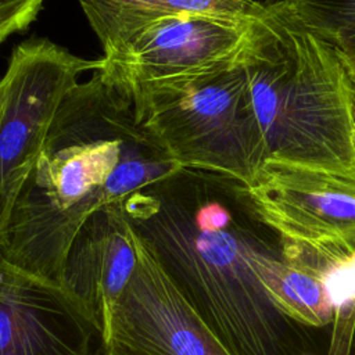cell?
Segmentation results:
<instances>
[{
    "label": "cell",
    "instance_id": "15",
    "mask_svg": "<svg viewBox=\"0 0 355 355\" xmlns=\"http://www.w3.org/2000/svg\"><path fill=\"white\" fill-rule=\"evenodd\" d=\"M47 0H0V46L12 35L25 32L39 17Z\"/></svg>",
    "mask_w": 355,
    "mask_h": 355
},
{
    "label": "cell",
    "instance_id": "3",
    "mask_svg": "<svg viewBox=\"0 0 355 355\" xmlns=\"http://www.w3.org/2000/svg\"><path fill=\"white\" fill-rule=\"evenodd\" d=\"M240 61L268 161L355 179L354 82L286 0L251 22Z\"/></svg>",
    "mask_w": 355,
    "mask_h": 355
},
{
    "label": "cell",
    "instance_id": "17",
    "mask_svg": "<svg viewBox=\"0 0 355 355\" xmlns=\"http://www.w3.org/2000/svg\"><path fill=\"white\" fill-rule=\"evenodd\" d=\"M261 1L262 4H272V3H276V1H280V0H258Z\"/></svg>",
    "mask_w": 355,
    "mask_h": 355
},
{
    "label": "cell",
    "instance_id": "2",
    "mask_svg": "<svg viewBox=\"0 0 355 355\" xmlns=\"http://www.w3.org/2000/svg\"><path fill=\"white\" fill-rule=\"evenodd\" d=\"M180 166L97 71L65 97L0 244L8 262L61 282L82 225ZM61 284V283H60Z\"/></svg>",
    "mask_w": 355,
    "mask_h": 355
},
{
    "label": "cell",
    "instance_id": "11",
    "mask_svg": "<svg viewBox=\"0 0 355 355\" xmlns=\"http://www.w3.org/2000/svg\"><path fill=\"white\" fill-rule=\"evenodd\" d=\"M103 55L112 53L151 22L178 14H207L254 19L265 4L258 0H79Z\"/></svg>",
    "mask_w": 355,
    "mask_h": 355
},
{
    "label": "cell",
    "instance_id": "1",
    "mask_svg": "<svg viewBox=\"0 0 355 355\" xmlns=\"http://www.w3.org/2000/svg\"><path fill=\"white\" fill-rule=\"evenodd\" d=\"M136 236L230 355H322L269 291L286 259L241 180L179 168L121 200Z\"/></svg>",
    "mask_w": 355,
    "mask_h": 355
},
{
    "label": "cell",
    "instance_id": "9",
    "mask_svg": "<svg viewBox=\"0 0 355 355\" xmlns=\"http://www.w3.org/2000/svg\"><path fill=\"white\" fill-rule=\"evenodd\" d=\"M100 324L60 283L0 255V355H104Z\"/></svg>",
    "mask_w": 355,
    "mask_h": 355
},
{
    "label": "cell",
    "instance_id": "7",
    "mask_svg": "<svg viewBox=\"0 0 355 355\" xmlns=\"http://www.w3.org/2000/svg\"><path fill=\"white\" fill-rule=\"evenodd\" d=\"M248 189L261 218L286 243L323 257L355 251V179L268 161Z\"/></svg>",
    "mask_w": 355,
    "mask_h": 355
},
{
    "label": "cell",
    "instance_id": "6",
    "mask_svg": "<svg viewBox=\"0 0 355 355\" xmlns=\"http://www.w3.org/2000/svg\"><path fill=\"white\" fill-rule=\"evenodd\" d=\"M98 68V58H82L49 39L11 51L0 78V244L58 108L80 75Z\"/></svg>",
    "mask_w": 355,
    "mask_h": 355
},
{
    "label": "cell",
    "instance_id": "16",
    "mask_svg": "<svg viewBox=\"0 0 355 355\" xmlns=\"http://www.w3.org/2000/svg\"><path fill=\"white\" fill-rule=\"evenodd\" d=\"M104 355H126V354H123V352H121L119 349H115V348H105Z\"/></svg>",
    "mask_w": 355,
    "mask_h": 355
},
{
    "label": "cell",
    "instance_id": "8",
    "mask_svg": "<svg viewBox=\"0 0 355 355\" xmlns=\"http://www.w3.org/2000/svg\"><path fill=\"white\" fill-rule=\"evenodd\" d=\"M136 243L137 266L114 309L105 348L126 355H230L151 250L137 236Z\"/></svg>",
    "mask_w": 355,
    "mask_h": 355
},
{
    "label": "cell",
    "instance_id": "18",
    "mask_svg": "<svg viewBox=\"0 0 355 355\" xmlns=\"http://www.w3.org/2000/svg\"><path fill=\"white\" fill-rule=\"evenodd\" d=\"M354 86H355V85H354Z\"/></svg>",
    "mask_w": 355,
    "mask_h": 355
},
{
    "label": "cell",
    "instance_id": "13",
    "mask_svg": "<svg viewBox=\"0 0 355 355\" xmlns=\"http://www.w3.org/2000/svg\"><path fill=\"white\" fill-rule=\"evenodd\" d=\"M298 19L337 54L355 85V0H286Z\"/></svg>",
    "mask_w": 355,
    "mask_h": 355
},
{
    "label": "cell",
    "instance_id": "12",
    "mask_svg": "<svg viewBox=\"0 0 355 355\" xmlns=\"http://www.w3.org/2000/svg\"><path fill=\"white\" fill-rule=\"evenodd\" d=\"M283 243L286 259L269 283L272 297L297 323L315 330L330 326L331 308L322 270L331 257Z\"/></svg>",
    "mask_w": 355,
    "mask_h": 355
},
{
    "label": "cell",
    "instance_id": "5",
    "mask_svg": "<svg viewBox=\"0 0 355 355\" xmlns=\"http://www.w3.org/2000/svg\"><path fill=\"white\" fill-rule=\"evenodd\" d=\"M254 19L207 14L157 19L101 55L97 72L136 110L234 64Z\"/></svg>",
    "mask_w": 355,
    "mask_h": 355
},
{
    "label": "cell",
    "instance_id": "10",
    "mask_svg": "<svg viewBox=\"0 0 355 355\" xmlns=\"http://www.w3.org/2000/svg\"><path fill=\"white\" fill-rule=\"evenodd\" d=\"M137 259L136 236L121 201L90 215L68 250L60 283L90 312L104 338Z\"/></svg>",
    "mask_w": 355,
    "mask_h": 355
},
{
    "label": "cell",
    "instance_id": "4",
    "mask_svg": "<svg viewBox=\"0 0 355 355\" xmlns=\"http://www.w3.org/2000/svg\"><path fill=\"white\" fill-rule=\"evenodd\" d=\"M180 168L251 186L268 161L240 55L230 67L135 110Z\"/></svg>",
    "mask_w": 355,
    "mask_h": 355
},
{
    "label": "cell",
    "instance_id": "14",
    "mask_svg": "<svg viewBox=\"0 0 355 355\" xmlns=\"http://www.w3.org/2000/svg\"><path fill=\"white\" fill-rule=\"evenodd\" d=\"M331 308L326 355H352L355 345V251L331 257L322 270Z\"/></svg>",
    "mask_w": 355,
    "mask_h": 355
}]
</instances>
